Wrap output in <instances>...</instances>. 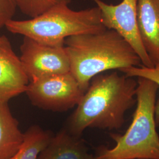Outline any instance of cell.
Here are the masks:
<instances>
[{
	"instance_id": "5b68a950",
	"label": "cell",
	"mask_w": 159,
	"mask_h": 159,
	"mask_svg": "<svg viewBox=\"0 0 159 159\" xmlns=\"http://www.w3.org/2000/svg\"><path fill=\"white\" fill-rule=\"evenodd\" d=\"M84 93L70 71L31 81L25 91L33 105L59 112L76 106Z\"/></svg>"
},
{
	"instance_id": "8992f818",
	"label": "cell",
	"mask_w": 159,
	"mask_h": 159,
	"mask_svg": "<svg viewBox=\"0 0 159 159\" xmlns=\"http://www.w3.org/2000/svg\"><path fill=\"white\" fill-rule=\"evenodd\" d=\"M20 52V58L30 81L70 71L64 46H50L24 37Z\"/></svg>"
},
{
	"instance_id": "6da1fadb",
	"label": "cell",
	"mask_w": 159,
	"mask_h": 159,
	"mask_svg": "<svg viewBox=\"0 0 159 159\" xmlns=\"http://www.w3.org/2000/svg\"><path fill=\"white\" fill-rule=\"evenodd\" d=\"M137 81L117 72L94 77L68 121V130L80 137L85 129L118 130L125 114L136 104Z\"/></svg>"
},
{
	"instance_id": "ba28073f",
	"label": "cell",
	"mask_w": 159,
	"mask_h": 159,
	"mask_svg": "<svg viewBox=\"0 0 159 159\" xmlns=\"http://www.w3.org/2000/svg\"><path fill=\"white\" fill-rule=\"evenodd\" d=\"M30 80L20 58L4 35L0 34V100L8 102L25 93Z\"/></svg>"
},
{
	"instance_id": "3957f363",
	"label": "cell",
	"mask_w": 159,
	"mask_h": 159,
	"mask_svg": "<svg viewBox=\"0 0 159 159\" xmlns=\"http://www.w3.org/2000/svg\"><path fill=\"white\" fill-rule=\"evenodd\" d=\"M136 108L130 125L124 134L110 133L113 148L102 146L95 159H159V134L156 130L155 107L158 85L137 78Z\"/></svg>"
},
{
	"instance_id": "9c48e42d",
	"label": "cell",
	"mask_w": 159,
	"mask_h": 159,
	"mask_svg": "<svg viewBox=\"0 0 159 159\" xmlns=\"http://www.w3.org/2000/svg\"><path fill=\"white\" fill-rule=\"evenodd\" d=\"M137 10L140 36L155 66L159 64V0H137Z\"/></svg>"
},
{
	"instance_id": "4fadbf2b",
	"label": "cell",
	"mask_w": 159,
	"mask_h": 159,
	"mask_svg": "<svg viewBox=\"0 0 159 159\" xmlns=\"http://www.w3.org/2000/svg\"><path fill=\"white\" fill-rule=\"evenodd\" d=\"M71 0H15L17 7L23 14L31 18L37 17L60 4H69Z\"/></svg>"
},
{
	"instance_id": "7a4b0ae2",
	"label": "cell",
	"mask_w": 159,
	"mask_h": 159,
	"mask_svg": "<svg viewBox=\"0 0 159 159\" xmlns=\"http://www.w3.org/2000/svg\"><path fill=\"white\" fill-rule=\"evenodd\" d=\"M64 46L70 59V73L84 92L98 74L142 65L130 44L111 29L68 37Z\"/></svg>"
},
{
	"instance_id": "30bf717a",
	"label": "cell",
	"mask_w": 159,
	"mask_h": 159,
	"mask_svg": "<svg viewBox=\"0 0 159 159\" xmlns=\"http://www.w3.org/2000/svg\"><path fill=\"white\" fill-rule=\"evenodd\" d=\"M37 159H95V156L80 137L64 129L51 136Z\"/></svg>"
},
{
	"instance_id": "9a60e30c",
	"label": "cell",
	"mask_w": 159,
	"mask_h": 159,
	"mask_svg": "<svg viewBox=\"0 0 159 159\" xmlns=\"http://www.w3.org/2000/svg\"><path fill=\"white\" fill-rule=\"evenodd\" d=\"M17 8L15 0H0V29L12 20Z\"/></svg>"
},
{
	"instance_id": "277c9868",
	"label": "cell",
	"mask_w": 159,
	"mask_h": 159,
	"mask_svg": "<svg viewBox=\"0 0 159 159\" xmlns=\"http://www.w3.org/2000/svg\"><path fill=\"white\" fill-rule=\"evenodd\" d=\"M5 27L11 33L53 46H64L65 40L72 36L96 33L106 29L97 6L75 11L64 4L29 20H11Z\"/></svg>"
},
{
	"instance_id": "2e32d148",
	"label": "cell",
	"mask_w": 159,
	"mask_h": 159,
	"mask_svg": "<svg viewBox=\"0 0 159 159\" xmlns=\"http://www.w3.org/2000/svg\"><path fill=\"white\" fill-rule=\"evenodd\" d=\"M148 159V158H136V159Z\"/></svg>"
},
{
	"instance_id": "7c38bea8",
	"label": "cell",
	"mask_w": 159,
	"mask_h": 159,
	"mask_svg": "<svg viewBox=\"0 0 159 159\" xmlns=\"http://www.w3.org/2000/svg\"><path fill=\"white\" fill-rule=\"evenodd\" d=\"M24 133L22 144L17 153L9 159H37L51 137L48 131L37 125L30 127Z\"/></svg>"
},
{
	"instance_id": "5bb4252c",
	"label": "cell",
	"mask_w": 159,
	"mask_h": 159,
	"mask_svg": "<svg viewBox=\"0 0 159 159\" xmlns=\"http://www.w3.org/2000/svg\"><path fill=\"white\" fill-rule=\"evenodd\" d=\"M127 77L134 78H144L151 80L156 83L159 87V64L153 67H148L144 66L139 67H132L120 70ZM155 120L157 127L159 126V99L156 103Z\"/></svg>"
},
{
	"instance_id": "8fae6325",
	"label": "cell",
	"mask_w": 159,
	"mask_h": 159,
	"mask_svg": "<svg viewBox=\"0 0 159 159\" xmlns=\"http://www.w3.org/2000/svg\"><path fill=\"white\" fill-rule=\"evenodd\" d=\"M8 102L0 100V159H10L16 153L24 136Z\"/></svg>"
},
{
	"instance_id": "52a82bcc",
	"label": "cell",
	"mask_w": 159,
	"mask_h": 159,
	"mask_svg": "<svg viewBox=\"0 0 159 159\" xmlns=\"http://www.w3.org/2000/svg\"><path fill=\"white\" fill-rule=\"evenodd\" d=\"M99 8L102 24L107 29L115 30L125 39L140 57L143 66L153 67L143 44L137 24V0H122L117 4H108L102 0H93Z\"/></svg>"
}]
</instances>
